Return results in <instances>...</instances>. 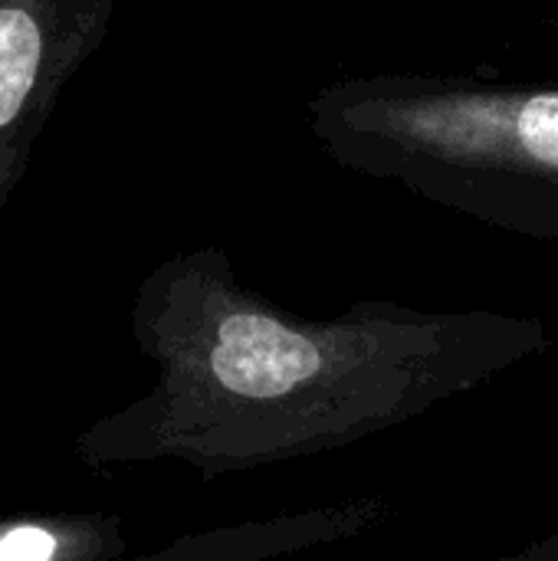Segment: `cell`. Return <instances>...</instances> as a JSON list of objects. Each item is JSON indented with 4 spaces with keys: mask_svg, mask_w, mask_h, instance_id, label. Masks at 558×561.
Wrapping results in <instances>:
<instances>
[{
    "mask_svg": "<svg viewBox=\"0 0 558 561\" xmlns=\"http://www.w3.org/2000/svg\"><path fill=\"white\" fill-rule=\"evenodd\" d=\"M155 385L89 424L92 470L178 463L201 480L306 460L401 427L543 355V319L362 299L309 319L250 289L220 247L158 263L132 302Z\"/></svg>",
    "mask_w": 558,
    "mask_h": 561,
    "instance_id": "1",
    "label": "cell"
},
{
    "mask_svg": "<svg viewBox=\"0 0 558 561\" xmlns=\"http://www.w3.org/2000/svg\"><path fill=\"white\" fill-rule=\"evenodd\" d=\"M342 171L391 181L493 230L558 243V82L460 72L342 76L306 102Z\"/></svg>",
    "mask_w": 558,
    "mask_h": 561,
    "instance_id": "2",
    "label": "cell"
},
{
    "mask_svg": "<svg viewBox=\"0 0 558 561\" xmlns=\"http://www.w3.org/2000/svg\"><path fill=\"white\" fill-rule=\"evenodd\" d=\"M112 13L115 0H0V214Z\"/></svg>",
    "mask_w": 558,
    "mask_h": 561,
    "instance_id": "3",
    "label": "cell"
},
{
    "mask_svg": "<svg viewBox=\"0 0 558 561\" xmlns=\"http://www.w3.org/2000/svg\"><path fill=\"white\" fill-rule=\"evenodd\" d=\"M128 533L118 513H16L0 516V561H122Z\"/></svg>",
    "mask_w": 558,
    "mask_h": 561,
    "instance_id": "4",
    "label": "cell"
},
{
    "mask_svg": "<svg viewBox=\"0 0 558 561\" xmlns=\"http://www.w3.org/2000/svg\"><path fill=\"white\" fill-rule=\"evenodd\" d=\"M283 552L286 529L270 516L184 536L145 556H125L122 561H273L283 559Z\"/></svg>",
    "mask_w": 558,
    "mask_h": 561,
    "instance_id": "5",
    "label": "cell"
},
{
    "mask_svg": "<svg viewBox=\"0 0 558 561\" xmlns=\"http://www.w3.org/2000/svg\"><path fill=\"white\" fill-rule=\"evenodd\" d=\"M497 561H558V529L556 533H549V536H543V539H536V542H529V546H523V549H516V552H510V556H503V559Z\"/></svg>",
    "mask_w": 558,
    "mask_h": 561,
    "instance_id": "6",
    "label": "cell"
}]
</instances>
